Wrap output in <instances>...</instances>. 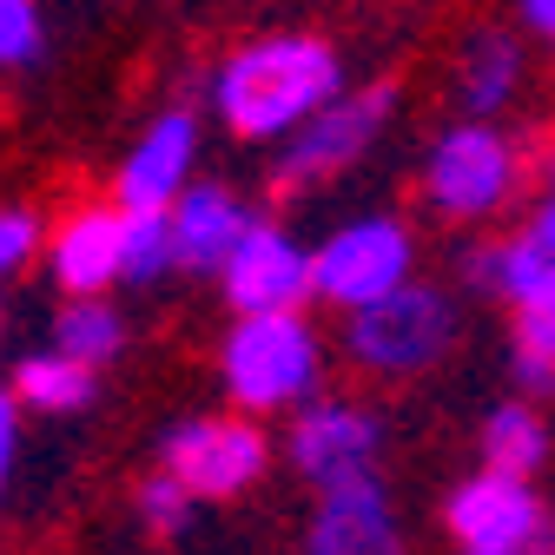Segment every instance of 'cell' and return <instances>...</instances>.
<instances>
[{"instance_id": "cell-1", "label": "cell", "mask_w": 555, "mask_h": 555, "mask_svg": "<svg viewBox=\"0 0 555 555\" xmlns=\"http://www.w3.org/2000/svg\"><path fill=\"white\" fill-rule=\"evenodd\" d=\"M337 93H344V53L311 27L258 34L212 66V113L232 139H251V146L292 139Z\"/></svg>"}, {"instance_id": "cell-2", "label": "cell", "mask_w": 555, "mask_h": 555, "mask_svg": "<svg viewBox=\"0 0 555 555\" xmlns=\"http://www.w3.org/2000/svg\"><path fill=\"white\" fill-rule=\"evenodd\" d=\"M331 344L318 324L298 311H238L232 331L219 337V384L225 403L245 416H292L324 390V358Z\"/></svg>"}, {"instance_id": "cell-3", "label": "cell", "mask_w": 555, "mask_h": 555, "mask_svg": "<svg viewBox=\"0 0 555 555\" xmlns=\"http://www.w3.org/2000/svg\"><path fill=\"white\" fill-rule=\"evenodd\" d=\"M529 172H535V153L522 146V132L463 113L430 139L416 185H424V205L443 225H482L509 212V198L529 185Z\"/></svg>"}, {"instance_id": "cell-4", "label": "cell", "mask_w": 555, "mask_h": 555, "mask_svg": "<svg viewBox=\"0 0 555 555\" xmlns=\"http://www.w3.org/2000/svg\"><path fill=\"white\" fill-rule=\"evenodd\" d=\"M456 337H463L456 298L443 285H416V278L377 305L344 311V331H337L344 364L364 377H384V384H410V377L437 371L456 351Z\"/></svg>"}, {"instance_id": "cell-5", "label": "cell", "mask_w": 555, "mask_h": 555, "mask_svg": "<svg viewBox=\"0 0 555 555\" xmlns=\"http://www.w3.org/2000/svg\"><path fill=\"white\" fill-rule=\"evenodd\" d=\"M390 113H397V87L390 80H377V87H344L292 139H278V146H271V192L278 198H305V192L344 179L351 166H364L377 153Z\"/></svg>"}, {"instance_id": "cell-6", "label": "cell", "mask_w": 555, "mask_h": 555, "mask_svg": "<svg viewBox=\"0 0 555 555\" xmlns=\"http://www.w3.org/2000/svg\"><path fill=\"white\" fill-rule=\"evenodd\" d=\"M159 469H172L198 503H238L245 490H258L264 469H271V437H264V416L245 410H198L179 416V424L159 437Z\"/></svg>"}, {"instance_id": "cell-7", "label": "cell", "mask_w": 555, "mask_h": 555, "mask_svg": "<svg viewBox=\"0 0 555 555\" xmlns=\"http://www.w3.org/2000/svg\"><path fill=\"white\" fill-rule=\"evenodd\" d=\"M443 529L456 555H555V509L535 476L476 469L443 496Z\"/></svg>"}, {"instance_id": "cell-8", "label": "cell", "mask_w": 555, "mask_h": 555, "mask_svg": "<svg viewBox=\"0 0 555 555\" xmlns=\"http://www.w3.org/2000/svg\"><path fill=\"white\" fill-rule=\"evenodd\" d=\"M410 264H416V238L403 219H390V212L344 219L337 232H324L311 245V298L331 311L377 305L397 285H410Z\"/></svg>"}, {"instance_id": "cell-9", "label": "cell", "mask_w": 555, "mask_h": 555, "mask_svg": "<svg viewBox=\"0 0 555 555\" xmlns=\"http://www.w3.org/2000/svg\"><path fill=\"white\" fill-rule=\"evenodd\" d=\"M285 463L298 469L311 496L337 490V482H358V476H384V416L358 397L318 390L311 403L285 416Z\"/></svg>"}, {"instance_id": "cell-10", "label": "cell", "mask_w": 555, "mask_h": 555, "mask_svg": "<svg viewBox=\"0 0 555 555\" xmlns=\"http://www.w3.org/2000/svg\"><path fill=\"white\" fill-rule=\"evenodd\" d=\"M47 278L66 298H106L126 285V205L80 198L47 225Z\"/></svg>"}, {"instance_id": "cell-11", "label": "cell", "mask_w": 555, "mask_h": 555, "mask_svg": "<svg viewBox=\"0 0 555 555\" xmlns=\"http://www.w3.org/2000/svg\"><path fill=\"white\" fill-rule=\"evenodd\" d=\"M198 139H205V126L192 106H159L139 126V139L126 146V159L113 172V205H126V212H166L198 179Z\"/></svg>"}, {"instance_id": "cell-12", "label": "cell", "mask_w": 555, "mask_h": 555, "mask_svg": "<svg viewBox=\"0 0 555 555\" xmlns=\"http://www.w3.org/2000/svg\"><path fill=\"white\" fill-rule=\"evenodd\" d=\"M219 292L238 311H298L311 298V245L258 212V225L232 245V258L219 264Z\"/></svg>"}, {"instance_id": "cell-13", "label": "cell", "mask_w": 555, "mask_h": 555, "mask_svg": "<svg viewBox=\"0 0 555 555\" xmlns=\"http://www.w3.org/2000/svg\"><path fill=\"white\" fill-rule=\"evenodd\" d=\"M298 555H410L403 516L384 476H358V482H337V490H318Z\"/></svg>"}, {"instance_id": "cell-14", "label": "cell", "mask_w": 555, "mask_h": 555, "mask_svg": "<svg viewBox=\"0 0 555 555\" xmlns=\"http://www.w3.org/2000/svg\"><path fill=\"white\" fill-rule=\"evenodd\" d=\"M166 225H172V264L185 278H219V264L232 258V245L258 225V212L219 179H192L172 205H166Z\"/></svg>"}, {"instance_id": "cell-15", "label": "cell", "mask_w": 555, "mask_h": 555, "mask_svg": "<svg viewBox=\"0 0 555 555\" xmlns=\"http://www.w3.org/2000/svg\"><path fill=\"white\" fill-rule=\"evenodd\" d=\"M522 87V40L503 27H469L456 47V100L476 119H496Z\"/></svg>"}, {"instance_id": "cell-16", "label": "cell", "mask_w": 555, "mask_h": 555, "mask_svg": "<svg viewBox=\"0 0 555 555\" xmlns=\"http://www.w3.org/2000/svg\"><path fill=\"white\" fill-rule=\"evenodd\" d=\"M555 271V258L535 245V232H509V238H482V245H469L463 251V278H469V292H482V298H496L503 311L509 305H522L542 278Z\"/></svg>"}, {"instance_id": "cell-17", "label": "cell", "mask_w": 555, "mask_h": 555, "mask_svg": "<svg viewBox=\"0 0 555 555\" xmlns=\"http://www.w3.org/2000/svg\"><path fill=\"white\" fill-rule=\"evenodd\" d=\"M8 390H14V403H21L27 416H80V410L93 403V390H100V371L47 344V351H27V358L14 364Z\"/></svg>"}, {"instance_id": "cell-18", "label": "cell", "mask_w": 555, "mask_h": 555, "mask_svg": "<svg viewBox=\"0 0 555 555\" xmlns=\"http://www.w3.org/2000/svg\"><path fill=\"white\" fill-rule=\"evenodd\" d=\"M509 344H516V351H509L516 390L529 403L555 397V271L542 278L522 305H509Z\"/></svg>"}, {"instance_id": "cell-19", "label": "cell", "mask_w": 555, "mask_h": 555, "mask_svg": "<svg viewBox=\"0 0 555 555\" xmlns=\"http://www.w3.org/2000/svg\"><path fill=\"white\" fill-rule=\"evenodd\" d=\"M482 469H509V476H535L548 463V424H542V410L529 397L516 403H496L490 416H482Z\"/></svg>"}, {"instance_id": "cell-20", "label": "cell", "mask_w": 555, "mask_h": 555, "mask_svg": "<svg viewBox=\"0 0 555 555\" xmlns=\"http://www.w3.org/2000/svg\"><path fill=\"white\" fill-rule=\"evenodd\" d=\"M47 344L66 351V358H80V364H93V371H106L126 351V318H119L113 298H66L53 311V337Z\"/></svg>"}, {"instance_id": "cell-21", "label": "cell", "mask_w": 555, "mask_h": 555, "mask_svg": "<svg viewBox=\"0 0 555 555\" xmlns=\"http://www.w3.org/2000/svg\"><path fill=\"white\" fill-rule=\"evenodd\" d=\"M132 516H139V529H146L153 542H179L192 529V516H198V496L185 490L172 469L153 463L146 476H139V490H132Z\"/></svg>"}, {"instance_id": "cell-22", "label": "cell", "mask_w": 555, "mask_h": 555, "mask_svg": "<svg viewBox=\"0 0 555 555\" xmlns=\"http://www.w3.org/2000/svg\"><path fill=\"white\" fill-rule=\"evenodd\" d=\"M172 225L166 212H126V285H159L172 278Z\"/></svg>"}, {"instance_id": "cell-23", "label": "cell", "mask_w": 555, "mask_h": 555, "mask_svg": "<svg viewBox=\"0 0 555 555\" xmlns=\"http://www.w3.org/2000/svg\"><path fill=\"white\" fill-rule=\"evenodd\" d=\"M40 53H47L40 0H0V74H27Z\"/></svg>"}, {"instance_id": "cell-24", "label": "cell", "mask_w": 555, "mask_h": 555, "mask_svg": "<svg viewBox=\"0 0 555 555\" xmlns=\"http://www.w3.org/2000/svg\"><path fill=\"white\" fill-rule=\"evenodd\" d=\"M47 258V219L34 205H0V285Z\"/></svg>"}, {"instance_id": "cell-25", "label": "cell", "mask_w": 555, "mask_h": 555, "mask_svg": "<svg viewBox=\"0 0 555 555\" xmlns=\"http://www.w3.org/2000/svg\"><path fill=\"white\" fill-rule=\"evenodd\" d=\"M21 403H14V390L0 384V503H8V490H14V463H21Z\"/></svg>"}, {"instance_id": "cell-26", "label": "cell", "mask_w": 555, "mask_h": 555, "mask_svg": "<svg viewBox=\"0 0 555 555\" xmlns=\"http://www.w3.org/2000/svg\"><path fill=\"white\" fill-rule=\"evenodd\" d=\"M516 14H522L529 34H542V40L555 47V0H516Z\"/></svg>"}, {"instance_id": "cell-27", "label": "cell", "mask_w": 555, "mask_h": 555, "mask_svg": "<svg viewBox=\"0 0 555 555\" xmlns=\"http://www.w3.org/2000/svg\"><path fill=\"white\" fill-rule=\"evenodd\" d=\"M529 232H535V245H542V251L555 258V192H548V198L535 205V219H529Z\"/></svg>"}, {"instance_id": "cell-28", "label": "cell", "mask_w": 555, "mask_h": 555, "mask_svg": "<svg viewBox=\"0 0 555 555\" xmlns=\"http://www.w3.org/2000/svg\"><path fill=\"white\" fill-rule=\"evenodd\" d=\"M535 172H542V185H548V192H555V132H548V146H542V153H535Z\"/></svg>"}, {"instance_id": "cell-29", "label": "cell", "mask_w": 555, "mask_h": 555, "mask_svg": "<svg viewBox=\"0 0 555 555\" xmlns=\"http://www.w3.org/2000/svg\"><path fill=\"white\" fill-rule=\"evenodd\" d=\"M0 331H8V305H0Z\"/></svg>"}]
</instances>
